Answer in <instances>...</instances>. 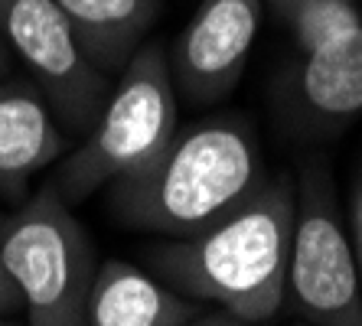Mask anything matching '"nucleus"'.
Returning a JSON list of instances; mask_svg holds the SVG:
<instances>
[{"label": "nucleus", "instance_id": "obj_12", "mask_svg": "<svg viewBox=\"0 0 362 326\" xmlns=\"http://www.w3.org/2000/svg\"><path fill=\"white\" fill-rule=\"evenodd\" d=\"M362 23V10L356 0H310L287 20L294 33L297 52L317 50L323 42H333Z\"/></svg>", "mask_w": 362, "mask_h": 326}, {"label": "nucleus", "instance_id": "obj_14", "mask_svg": "<svg viewBox=\"0 0 362 326\" xmlns=\"http://www.w3.org/2000/svg\"><path fill=\"white\" fill-rule=\"evenodd\" d=\"M4 222H7V216L0 212V317L13 313V310H23L20 307V291L7 271V261H4Z\"/></svg>", "mask_w": 362, "mask_h": 326}, {"label": "nucleus", "instance_id": "obj_6", "mask_svg": "<svg viewBox=\"0 0 362 326\" xmlns=\"http://www.w3.org/2000/svg\"><path fill=\"white\" fill-rule=\"evenodd\" d=\"M0 36L23 59L30 82L46 95L59 124L88 134L111 95V76L82 50L56 0H0Z\"/></svg>", "mask_w": 362, "mask_h": 326}, {"label": "nucleus", "instance_id": "obj_1", "mask_svg": "<svg viewBox=\"0 0 362 326\" xmlns=\"http://www.w3.org/2000/svg\"><path fill=\"white\" fill-rule=\"evenodd\" d=\"M294 216L297 176H264L248 199L199 235L147 248V264L189 301L216 303L252 326L268 323L287 293Z\"/></svg>", "mask_w": 362, "mask_h": 326}, {"label": "nucleus", "instance_id": "obj_11", "mask_svg": "<svg viewBox=\"0 0 362 326\" xmlns=\"http://www.w3.org/2000/svg\"><path fill=\"white\" fill-rule=\"evenodd\" d=\"M82 50L105 76H118L147 42L160 17V0H56Z\"/></svg>", "mask_w": 362, "mask_h": 326}, {"label": "nucleus", "instance_id": "obj_2", "mask_svg": "<svg viewBox=\"0 0 362 326\" xmlns=\"http://www.w3.org/2000/svg\"><path fill=\"white\" fill-rule=\"evenodd\" d=\"M264 176V153L252 124L219 115L177 127L157 157L108 183V202L127 228L189 238L248 199Z\"/></svg>", "mask_w": 362, "mask_h": 326}, {"label": "nucleus", "instance_id": "obj_13", "mask_svg": "<svg viewBox=\"0 0 362 326\" xmlns=\"http://www.w3.org/2000/svg\"><path fill=\"white\" fill-rule=\"evenodd\" d=\"M349 238H353V251L362 274V167L356 170L353 192H349Z\"/></svg>", "mask_w": 362, "mask_h": 326}, {"label": "nucleus", "instance_id": "obj_10", "mask_svg": "<svg viewBox=\"0 0 362 326\" xmlns=\"http://www.w3.org/2000/svg\"><path fill=\"white\" fill-rule=\"evenodd\" d=\"M199 313L189 301L160 277L134 268L131 261L111 258L95 271L88 293V326H177Z\"/></svg>", "mask_w": 362, "mask_h": 326}, {"label": "nucleus", "instance_id": "obj_3", "mask_svg": "<svg viewBox=\"0 0 362 326\" xmlns=\"http://www.w3.org/2000/svg\"><path fill=\"white\" fill-rule=\"evenodd\" d=\"M115 78L92 131L56 170L52 183L69 206L144 167L180 127V95L160 42H144Z\"/></svg>", "mask_w": 362, "mask_h": 326}, {"label": "nucleus", "instance_id": "obj_15", "mask_svg": "<svg viewBox=\"0 0 362 326\" xmlns=\"http://www.w3.org/2000/svg\"><path fill=\"white\" fill-rule=\"evenodd\" d=\"M177 326H252V323L238 320L235 313H228V310H212V313H196V317L183 320V323H177Z\"/></svg>", "mask_w": 362, "mask_h": 326}, {"label": "nucleus", "instance_id": "obj_5", "mask_svg": "<svg viewBox=\"0 0 362 326\" xmlns=\"http://www.w3.org/2000/svg\"><path fill=\"white\" fill-rule=\"evenodd\" d=\"M287 291L307 323L362 326V274L327 163L307 160L297 176V216Z\"/></svg>", "mask_w": 362, "mask_h": 326}, {"label": "nucleus", "instance_id": "obj_16", "mask_svg": "<svg viewBox=\"0 0 362 326\" xmlns=\"http://www.w3.org/2000/svg\"><path fill=\"white\" fill-rule=\"evenodd\" d=\"M264 4H268V7L274 10L281 20H291L297 10H300L303 4H310V0H264Z\"/></svg>", "mask_w": 362, "mask_h": 326}, {"label": "nucleus", "instance_id": "obj_8", "mask_svg": "<svg viewBox=\"0 0 362 326\" xmlns=\"http://www.w3.org/2000/svg\"><path fill=\"white\" fill-rule=\"evenodd\" d=\"M291 124L307 134L343 131L362 115V23L333 42L297 52L284 72Z\"/></svg>", "mask_w": 362, "mask_h": 326}, {"label": "nucleus", "instance_id": "obj_19", "mask_svg": "<svg viewBox=\"0 0 362 326\" xmlns=\"http://www.w3.org/2000/svg\"><path fill=\"white\" fill-rule=\"evenodd\" d=\"M0 326H10V323H0Z\"/></svg>", "mask_w": 362, "mask_h": 326}, {"label": "nucleus", "instance_id": "obj_9", "mask_svg": "<svg viewBox=\"0 0 362 326\" xmlns=\"http://www.w3.org/2000/svg\"><path fill=\"white\" fill-rule=\"evenodd\" d=\"M66 153V127L33 82L0 78V199L23 202L30 180Z\"/></svg>", "mask_w": 362, "mask_h": 326}, {"label": "nucleus", "instance_id": "obj_7", "mask_svg": "<svg viewBox=\"0 0 362 326\" xmlns=\"http://www.w3.org/2000/svg\"><path fill=\"white\" fill-rule=\"evenodd\" d=\"M262 13L264 0H199L167 50L180 98L209 105L235 92L262 30Z\"/></svg>", "mask_w": 362, "mask_h": 326}, {"label": "nucleus", "instance_id": "obj_4", "mask_svg": "<svg viewBox=\"0 0 362 326\" xmlns=\"http://www.w3.org/2000/svg\"><path fill=\"white\" fill-rule=\"evenodd\" d=\"M4 261L20 291L26 326H88L95 248L52 180L7 216Z\"/></svg>", "mask_w": 362, "mask_h": 326}, {"label": "nucleus", "instance_id": "obj_17", "mask_svg": "<svg viewBox=\"0 0 362 326\" xmlns=\"http://www.w3.org/2000/svg\"><path fill=\"white\" fill-rule=\"evenodd\" d=\"M10 66H13V52H10V46H7V40L0 36V78L10 72Z\"/></svg>", "mask_w": 362, "mask_h": 326}, {"label": "nucleus", "instance_id": "obj_18", "mask_svg": "<svg viewBox=\"0 0 362 326\" xmlns=\"http://www.w3.org/2000/svg\"><path fill=\"white\" fill-rule=\"evenodd\" d=\"M300 326H313V323H300Z\"/></svg>", "mask_w": 362, "mask_h": 326}]
</instances>
